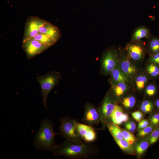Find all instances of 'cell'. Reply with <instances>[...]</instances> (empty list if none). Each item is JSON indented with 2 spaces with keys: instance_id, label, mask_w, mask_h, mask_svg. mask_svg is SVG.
<instances>
[{
  "instance_id": "obj_5",
  "label": "cell",
  "mask_w": 159,
  "mask_h": 159,
  "mask_svg": "<svg viewBox=\"0 0 159 159\" xmlns=\"http://www.w3.org/2000/svg\"><path fill=\"white\" fill-rule=\"evenodd\" d=\"M101 62L103 72L106 74H110L119 63L118 51L113 49L106 50L102 56Z\"/></svg>"
},
{
  "instance_id": "obj_33",
  "label": "cell",
  "mask_w": 159,
  "mask_h": 159,
  "mask_svg": "<svg viewBox=\"0 0 159 159\" xmlns=\"http://www.w3.org/2000/svg\"><path fill=\"white\" fill-rule=\"evenodd\" d=\"M131 114L133 117L138 122H139L143 117V113L138 111L133 112Z\"/></svg>"
},
{
  "instance_id": "obj_24",
  "label": "cell",
  "mask_w": 159,
  "mask_h": 159,
  "mask_svg": "<svg viewBox=\"0 0 159 159\" xmlns=\"http://www.w3.org/2000/svg\"><path fill=\"white\" fill-rule=\"evenodd\" d=\"M149 144L147 140H144L138 143L135 148L137 153L140 155H142L148 148Z\"/></svg>"
},
{
  "instance_id": "obj_27",
  "label": "cell",
  "mask_w": 159,
  "mask_h": 159,
  "mask_svg": "<svg viewBox=\"0 0 159 159\" xmlns=\"http://www.w3.org/2000/svg\"><path fill=\"white\" fill-rule=\"evenodd\" d=\"M136 98L133 96H130L124 98L122 102L123 106L126 108H131L136 103Z\"/></svg>"
},
{
  "instance_id": "obj_3",
  "label": "cell",
  "mask_w": 159,
  "mask_h": 159,
  "mask_svg": "<svg viewBox=\"0 0 159 159\" xmlns=\"http://www.w3.org/2000/svg\"><path fill=\"white\" fill-rule=\"evenodd\" d=\"M61 77L60 73L54 71L48 72L44 75L38 76L37 77V80L39 84L41 89L42 102L47 110V96L50 92L58 85Z\"/></svg>"
},
{
  "instance_id": "obj_18",
  "label": "cell",
  "mask_w": 159,
  "mask_h": 159,
  "mask_svg": "<svg viewBox=\"0 0 159 159\" xmlns=\"http://www.w3.org/2000/svg\"><path fill=\"white\" fill-rule=\"evenodd\" d=\"M127 83L120 82L112 85V90L114 95L117 97H121L128 89Z\"/></svg>"
},
{
  "instance_id": "obj_8",
  "label": "cell",
  "mask_w": 159,
  "mask_h": 159,
  "mask_svg": "<svg viewBox=\"0 0 159 159\" xmlns=\"http://www.w3.org/2000/svg\"><path fill=\"white\" fill-rule=\"evenodd\" d=\"M82 121L85 124L92 126L97 125L101 121L99 109L91 103H86L84 107Z\"/></svg>"
},
{
  "instance_id": "obj_31",
  "label": "cell",
  "mask_w": 159,
  "mask_h": 159,
  "mask_svg": "<svg viewBox=\"0 0 159 159\" xmlns=\"http://www.w3.org/2000/svg\"><path fill=\"white\" fill-rule=\"evenodd\" d=\"M148 61V63L155 64L159 67V52L150 56Z\"/></svg>"
},
{
  "instance_id": "obj_12",
  "label": "cell",
  "mask_w": 159,
  "mask_h": 159,
  "mask_svg": "<svg viewBox=\"0 0 159 159\" xmlns=\"http://www.w3.org/2000/svg\"><path fill=\"white\" fill-rule=\"evenodd\" d=\"M95 130L96 129L92 126L78 123L76 132L82 140L88 143L93 142L96 139L97 136Z\"/></svg>"
},
{
  "instance_id": "obj_13",
  "label": "cell",
  "mask_w": 159,
  "mask_h": 159,
  "mask_svg": "<svg viewBox=\"0 0 159 159\" xmlns=\"http://www.w3.org/2000/svg\"><path fill=\"white\" fill-rule=\"evenodd\" d=\"M39 34L46 35L57 42L61 36L59 28L46 20L39 27L38 29Z\"/></svg>"
},
{
  "instance_id": "obj_25",
  "label": "cell",
  "mask_w": 159,
  "mask_h": 159,
  "mask_svg": "<svg viewBox=\"0 0 159 159\" xmlns=\"http://www.w3.org/2000/svg\"><path fill=\"white\" fill-rule=\"evenodd\" d=\"M140 109L143 112L149 113L153 110L154 106L151 101L146 100L142 102L140 105Z\"/></svg>"
},
{
  "instance_id": "obj_20",
  "label": "cell",
  "mask_w": 159,
  "mask_h": 159,
  "mask_svg": "<svg viewBox=\"0 0 159 159\" xmlns=\"http://www.w3.org/2000/svg\"><path fill=\"white\" fill-rule=\"evenodd\" d=\"M107 126L113 137L119 140L124 139L121 129L117 125L113 123H110Z\"/></svg>"
},
{
  "instance_id": "obj_28",
  "label": "cell",
  "mask_w": 159,
  "mask_h": 159,
  "mask_svg": "<svg viewBox=\"0 0 159 159\" xmlns=\"http://www.w3.org/2000/svg\"><path fill=\"white\" fill-rule=\"evenodd\" d=\"M156 125L152 124L149 126L142 129L138 131L137 135L139 137H144L150 133L155 128Z\"/></svg>"
},
{
  "instance_id": "obj_35",
  "label": "cell",
  "mask_w": 159,
  "mask_h": 159,
  "mask_svg": "<svg viewBox=\"0 0 159 159\" xmlns=\"http://www.w3.org/2000/svg\"><path fill=\"white\" fill-rule=\"evenodd\" d=\"M149 124L148 121L146 119L140 120L138 124V129H142L148 126Z\"/></svg>"
},
{
  "instance_id": "obj_32",
  "label": "cell",
  "mask_w": 159,
  "mask_h": 159,
  "mask_svg": "<svg viewBox=\"0 0 159 159\" xmlns=\"http://www.w3.org/2000/svg\"><path fill=\"white\" fill-rule=\"evenodd\" d=\"M125 128L130 132L135 131L136 128L135 123L132 121H129L126 122L125 124Z\"/></svg>"
},
{
  "instance_id": "obj_7",
  "label": "cell",
  "mask_w": 159,
  "mask_h": 159,
  "mask_svg": "<svg viewBox=\"0 0 159 159\" xmlns=\"http://www.w3.org/2000/svg\"><path fill=\"white\" fill-rule=\"evenodd\" d=\"M50 47L41 43L33 38L23 41L22 48L28 59L39 54Z\"/></svg>"
},
{
  "instance_id": "obj_4",
  "label": "cell",
  "mask_w": 159,
  "mask_h": 159,
  "mask_svg": "<svg viewBox=\"0 0 159 159\" xmlns=\"http://www.w3.org/2000/svg\"><path fill=\"white\" fill-rule=\"evenodd\" d=\"M60 122V132L58 134L65 138L66 140L72 143L77 144L84 143L76 133L78 122L75 120L67 115L61 118Z\"/></svg>"
},
{
  "instance_id": "obj_19",
  "label": "cell",
  "mask_w": 159,
  "mask_h": 159,
  "mask_svg": "<svg viewBox=\"0 0 159 159\" xmlns=\"http://www.w3.org/2000/svg\"><path fill=\"white\" fill-rule=\"evenodd\" d=\"M44 45L51 47L55 44L57 42L49 37L42 34H39L32 38Z\"/></svg>"
},
{
  "instance_id": "obj_21",
  "label": "cell",
  "mask_w": 159,
  "mask_h": 159,
  "mask_svg": "<svg viewBox=\"0 0 159 159\" xmlns=\"http://www.w3.org/2000/svg\"><path fill=\"white\" fill-rule=\"evenodd\" d=\"M146 69L147 72L151 77L156 78L159 75V67L155 64L148 63Z\"/></svg>"
},
{
  "instance_id": "obj_30",
  "label": "cell",
  "mask_w": 159,
  "mask_h": 159,
  "mask_svg": "<svg viewBox=\"0 0 159 159\" xmlns=\"http://www.w3.org/2000/svg\"><path fill=\"white\" fill-rule=\"evenodd\" d=\"M146 94L149 96H152L155 94L157 92V87L153 84H150L147 86L145 89Z\"/></svg>"
},
{
  "instance_id": "obj_23",
  "label": "cell",
  "mask_w": 159,
  "mask_h": 159,
  "mask_svg": "<svg viewBox=\"0 0 159 159\" xmlns=\"http://www.w3.org/2000/svg\"><path fill=\"white\" fill-rule=\"evenodd\" d=\"M114 140L120 148L122 150L128 152L132 151V145L129 143L124 139L119 140L113 137Z\"/></svg>"
},
{
  "instance_id": "obj_6",
  "label": "cell",
  "mask_w": 159,
  "mask_h": 159,
  "mask_svg": "<svg viewBox=\"0 0 159 159\" xmlns=\"http://www.w3.org/2000/svg\"><path fill=\"white\" fill-rule=\"evenodd\" d=\"M125 51L128 57L135 61H142L147 52L146 48L141 40L130 42L126 46Z\"/></svg>"
},
{
  "instance_id": "obj_15",
  "label": "cell",
  "mask_w": 159,
  "mask_h": 159,
  "mask_svg": "<svg viewBox=\"0 0 159 159\" xmlns=\"http://www.w3.org/2000/svg\"><path fill=\"white\" fill-rule=\"evenodd\" d=\"M151 36L149 29L144 26H140L136 28L132 35L130 42L141 40L143 38L148 39Z\"/></svg>"
},
{
  "instance_id": "obj_22",
  "label": "cell",
  "mask_w": 159,
  "mask_h": 159,
  "mask_svg": "<svg viewBox=\"0 0 159 159\" xmlns=\"http://www.w3.org/2000/svg\"><path fill=\"white\" fill-rule=\"evenodd\" d=\"M148 80V77L144 74H140L137 76L135 80L137 88L138 90L143 89Z\"/></svg>"
},
{
  "instance_id": "obj_29",
  "label": "cell",
  "mask_w": 159,
  "mask_h": 159,
  "mask_svg": "<svg viewBox=\"0 0 159 159\" xmlns=\"http://www.w3.org/2000/svg\"><path fill=\"white\" fill-rule=\"evenodd\" d=\"M159 138V125L157 126L152 131L148 139L149 143L152 144L154 143Z\"/></svg>"
},
{
  "instance_id": "obj_26",
  "label": "cell",
  "mask_w": 159,
  "mask_h": 159,
  "mask_svg": "<svg viewBox=\"0 0 159 159\" xmlns=\"http://www.w3.org/2000/svg\"><path fill=\"white\" fill-rule=\"evenodd\" d=\"M123 139L132 145L136 141V138L131 132L121 129Z\"/></svg>"
},
{
  "instance_id": "obj_17",
  "label": "cell",
  "mask_w": 159,
  "mask_h": 159,
  "mask_svg": "<svg viewBox=\"0 0 159 159\" xmlns=\"http://www.w3.org/2000/svg\"><path fill=\"white\" fill-rule=\"evenodd\" d=\"M146 51L150 56L159 52V37L151 36L148 39Z\"/></svg>"
},
{
  "instance_id": "obj_1",
  "label": "cell",
  "mask_w": 159,
  "mask_h": 159,
  "mask_svg": "<svg viewBox=\"0 0 159 159\" xmlns=\"http://www.w3.org/2000/svg\"><path fill=\"white\" fill-rule=\"evenodd\" d=\"M87 143L77 144L66 140L57 145L53 152V155L71 159H88L96 156L99 151L97 147Z\"/></svg>"
},
{
  "instance_id": "obj_14",
  "label": "cell",
  "mask_w": 159,
  "mask_h": 159,
  "mask_svg": "<svg viewBox=\"0 0 159 159\" xmlns=\"http://www.w3.org/2000/svg\"><path fill=\"white\" fill-rule=\"evenodd\" d=\"M111 120L112 123L119 125L127 122L129 119L127 114L123 112L121 106L116 104L115 109L111 115Z\"/></svg>"
},
{
  "instance_id": "obj_36",
  "label": "cell",
  "mask_w": 159,
  "mask_h": 159,
  "mask_svg": "<svg viewBox=\"0 0 159 159\" xmlns=\"http://www.w3.org/2000/svg\"><path fill=\"white\" fill-rule=\"evenodd\" d=\"M155 104L159 110V99L155 101Z\"/></svg>"
},
{
  "instance_id": "obj_11",
  "label": "cell",
  "mask_w": 159,
  "mask_h": 159,
  "mask_svg": "<svg viewBox=\"0 0 159 159\" xmlns=\"http://www.w3.org/2000/svg\"><path fill=\"white\" fill-rule=\"evenodd\" d=\"M116 104L111 96L107 95L105 96L101 107L99 108L101 115V121L103 122H107L108 120H111L110 117Z\"/></svg>"
},
{
  "instance_id": "obj_34",
  "label": "cell",
  "mask_w": 159,
  "mask_h": 159,
  "mask_svg": "<svg viewBox=\"0 0 159 159\" xmlns=\"http://www.w3.org/2000/svg\"><path fill=\"white\" fill-rule=\"evenodd\" d=\"M150 120L152 124L156 125L159 123V113L155 114L151 116Z\"/></svg>"
},
{
  "instance_id": "obj_2",
  "label": "cell",
  "mask_w": 159,
  "mask_h": 159,
  "mask_svg": "<svg viewBox=\"0 0 159 159\" xmlns=\"http://www.w3.org/2000/svg\"><path fill=\"white\" fill-rule=\"evenodd\" d=\"M53 123L51 120L45 119L42 120L40 127L36 133L34 144L38 150H45L53 152L57 147L54 136L58 135L54 131Z\"/></svg>"
},
{
  "instance_id": "obj_10",
  "label": "cell",
  "mask_w": 159,
  "mask_h": 159,
  "mask_svg": "<svg viewBox=\"0 0 159 159\" xmlns=\"http://www.w3.org/2000/svg\"><path fill=\"white\" fill-rule=\"evenodd\" d=\"M118 52L120 69L129 79L132 78L137 72L136 68L131 63L125 51L119 48Z\"/></svg>"
},
{
  "instance_id": "obj_16",
  "label": "cell",
  "mask_w": 159,
  "mask_h": 159,
  "mask_svg": "<svg viewBox=\"0 0 159 159\" xmlns=\"http://www.w3.org/2000/svg\"><path fill=\"white\" fill-rule=\"evenodd\" d=\"M111 81L112 85L120 82H128L129 79L124 73L120 69L118 64L111 72Z\"/></svg>"
},
{
  "instance_id": "obj_9",
  "label": "cell",
  "mask_w": 159,
  "mask_h": 159,
  "mask_svg": "<svg viewBox=\"0 0 159 159\" xmlns=\"http://www.w3.org/2000/svg\"><path fill=\"white\" fill-rule=\"evenodd\" d=\"M45 21L37 16L29 17L25 24L23 41L33 38L38 34L39 27Z\"/></svg>"
}]
</instances>
